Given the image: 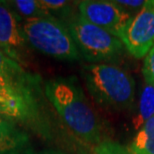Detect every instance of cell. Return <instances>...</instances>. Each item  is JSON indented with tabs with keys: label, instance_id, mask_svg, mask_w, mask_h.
<instances>
[{
	"label": "cell",
	"instance_id": "obj_1",
	"mask_svg": "<svg viewBox=\"0 0 154 154\" xmlns=\"http://www.w3.org/2000/svg\"><path fill=\"white\" fill-rule=\"evenodd\" d=\"M44 96L41 77L26 71L22 65L0 75V115L49 140L53 137V126Z\"/></svg>",
	"mask_w": 154,
	"mask_h": 154
},
{
	"label": "cell",
	"instance_id": "obj_2",
	"mask_svg": "<svg viewBox=\"0 0 154 154\" xmlns=\"http://www.w3.org/2000/svg\"><path fill=\"white\" fill-rule=\"evenodd\" d=\"M44 93L67 129L88 145L102 142L103 125L75 77H56L45 82Z\"/></svg>",
	"mask_w": 154,
	"mask_h": 154
},
{
	"label": "cell",
	"instance_id": "obj_3",
	"mask_svg": "<svg viewBox=\"0 0 154 154\" xmlns=\"http://www.w3.org/2000/svg\"><path fill=\"white\" fill-rule=\"evenodd\" d=\"M82 75L89 93L100 106L113 110L132 106L135 81L125 69L111 63L88 64L83 66Z\"/></svg>",
	"mask_w": 154,
	"mask_h": 154
},
{
	"label": "cell",
	"instance_id": "obj_4",
	"mask_svg": "<svg viewBox=\"0 0 154 154\" xmlns=\"http://www.w3.org/2000/svg\"><path fill=\"white\" fill-rule=\"evenodd\" d=\"M21 29L26 42L43 54L65 61L81 58L71 33L59 19L30 18L21 21Z\"/></svg>",
	"mask_w": 154,
	"mask_h": 154
},
{
	"label": "cell",
	"instance_id": "obj_5",
	"mask_svg": "<svg viewBox=\"0 0 154 154\" xmlns=\"http://www.w3.org/2000/svg\"><path fill=\"white\" fill-rule=\"evenodd\" d=\"M62 22L71 33L81 58L91 64H114L123 55L125 47L121 39L88 22L78 12Z\"/></svg>",
	"mask_w": 154,
	"mask_h": 154
},
{
	"label": "cell",
	"instance_id": "obj_6",
	"mask_svg": "<svg viewBox=\"0 0 154 154\" xmlns=\"http://www.w3.org/2000/svg\"><path fill=\"white\" fill-rule=\"evenodd\" d=\"M81 17L94 25L120 38L133 15L124 10L115 1L84 0L77 4Z\"/></svg>",
	"mask_w": 154,
	"mask_h": 154
},
{
	"label": "cell",
	"instance_id": "obj_7",
	"mask_svg": "<svg viewBox=\"0 0 154 154\" xmlns=\"http://www.w3.org/2000/svg\"><path fill=\"white\" fill-rule=\"evenodd\" d=\"M120 39L133 57L146 56L154 45V0H146L132 17Z\"/></svg>",
	"mask_w": 154,
	"mask_h": 154
},
{
	"label": "cell",
	"instance_id": "obj_8",
	"mask_svg": "<svg viewBox=\"0 0 154 154\" xmlns=\"http://www.w3.org/2000/svg\"><path fill=\"white\" fill-rule=\"evenodd\" d=\"M0 49L16 62L24 65L27 42L21 29V20L2 3H0Z\"/></svg>",
	"mask_w": 154,
	"mask_h": 154
},
{
	"label": "cell",
	"instance_id": "obj_9",
	"mask_svg": "<svg viewBox=\"0 0 154 154\" xmlns=\"http://www.w3.org/2000/svg\"><path fill=\"white\" fill-rule=\"evenodd\" d=\"M0 154H36L25 131L0 115Z\"/></svg>",
	"mask_w": 154,
	"mask_h": 154
},
{
	"label": "cell",
	"instance_id": "obj_10",
	"mask_svg": "<svg viewBox=\"0 0 154 154\" xmlns=\"http://www.w3.org/2000/svg\"><path fill=\"white\" fill-rule=\"evenodd\" d=\"M154 116V86L145 82L141 91L138 110L132 119L133 127L138 131L148 120Z\"/></svg>",
	"mask_w": 154,
	"mask_h": 154
},
{
	"label": "cell",
	"instance_id": "obj_11",
	"mask_svg": "<svg viewBox=\"0 0 154 154\" xmlns=\"http://www.w3.org/2000/svg\"><path fill=\"white\" fill-rule=\"evenodd\" d=\"M128 150L131 154H154V116L137 131Z\"/></svg>",
	"mask_w": 154,
	"mask_h": 154
},
{
	"label": "cell",
	"instance_id": "obj_12",
	"mask_svg": "<svg viewBox=\"0 0 154 154\" xmlns=\"http://www.w3.org/2000/svg\"><path fill=\"white\" fill-rule=\"evenodd\" d=\"M7 6L21 21L30 18L52 17L42 4L41 0H15L7 2Z\"/></svg>",
	"mask_w": 154,
	"mask_h": 154
},
{
	"label": "cell",
	"instance_id": "obj_13",
	"mask_svg": "<svg viewBox=\"0 0 154 154\" xmlns=\"http://www.w3.org/2000/svg\"><path fill=\"white\" fill-rule=\"evenodd\" d=\"M41 2L52 17L61 21H64L75 13L73 10V2L65 0H41Z\"/></svg>",
	"mask_w": 154,
	"mask_h": 154
},
{
	"label": "cell",
	"instance_id": "obj_14",
	"mask_svg": "<svg viewBox=\"0 0 154 154\" xmlns=\"http://www.w3.org/2000/svg\"><path fill=\"white\" fill-rule=\"evenodd\" d=\"M94 154H131L128 148L110 140H104L96 146Z\"/></svg>",
	"mask_w": 154,
	"mask_h": 154
},
{
	"label": "cell",
	"instance_id": "obj_15",
	"mask_svg": "<svg viewBox=\"0 0 154 154\" xmlns=\"http://www.w3.org/2000/svg\"><path fill=\"white\" fill-rule=\"evenodd\" d=\"M142 73L145 82L154 86V45L144 57Z\"/></svg>",
	"mask_w": 154,
	"mask_h": 154
},
{
	"label": "cell",
	"instance_id": "obj_16",
	"mask_svg": "<svg viewBox=\"0 0 154 154\" xmlns=\"http://www.w3.org/2000/svg\"><path fill=\"white\" fill-rule=\"evenodd\" d=\"M120 7H122L124 10L129 12L130 14H132L134 16L138 11L142 8V6L144 5L145 1L142 0H135V1H125V0H116L115 1Z\"/></svg>",
	"mask_w": 154,
	"mask_h": 154
},
{
	"label": "cell",
	"instance_id": "obj_17",
	"mask_svg": "<svg viewBox=\"0 0 154 154\" xmlns=\"http://www.w3.org/2000/svg\"><path fill=\"white\" fill-rule=\"evenodd\" d=\"M19 64L10 58L7 54L4 53L1 49H0V75L5 74L6 72L10 71L11 69H13L15 66Z\"/></svg>",
	"mask_w": 154,
	"mask_h": 154
},
{
	"label": "cell",
	"instance_id": "obj_18",
	"mask_svg": "<svg viewBox=\"0 0 154 154\" xmlns=\"http://www.w3.org/2000/svg\"><path fill=\"white\" fill-rule=\"evenodd\" d=\"M38 154H68L63 151H59V150H53V149H47V150H43V151L39 152Z\"/></svg>",
	"mask_w": 154,
	"mask_h": 154
}]
</instances>
